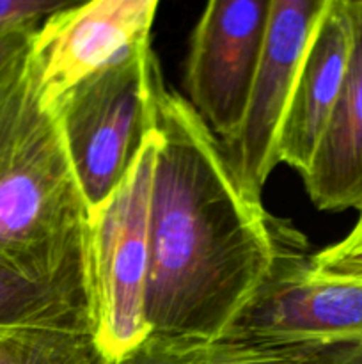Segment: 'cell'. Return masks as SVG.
Instances as JSON below:
<instances>
[{
	"instance_id": "14",
	"label": "cell",
	"mask_w": 362,
	"mask_h": 364,
	"mask_svg": "<svg viewBox=\"0 0 362 364\" xmlns=\"http://www.w3.org/2000/svg\"><path fill=\"white\" fill-rule=\"evenodd\" d=\"M350 233L336 244L307 256L309 276L316 279L362 283V206Z\"/></svg>"
},
{
	"instance_id": "6",
	"label": "cell",
	"mask_w": 362,
	"mask_h": 364,
	"mask_svg": "<svg viewBox=\"0 0 362 364\" xmlns=\"http://www.w3.org/2000/svg\"><path fill=\"white\" fill-rule=\"evenodd\" d=\"M329 0H272L261 60L236 134L220 142L243 194L261 205L266 180L279 164V134L309 45Z\"/></svg>"
},
{
	"instance_id": "1",
	"label": "cell",
	"mask_w": 362,
	"mask_h": 364,
	"mask_svg": "<svg viewBox=\"0 0 362 364\" xmlns=\"http://www.w3.org/2000/svg\"><path fill=\"white\" fill-rule=\"evenodd\" d=\"M155 130L146 320L151 333L226 338L287 240L243 194L215 134L163 82Z\"/></svg>"
},
{
	"instance_id": "2",
	"label": "cell",
	"mask_w": 362,
	"mask_h": 364,
	"mask_svg": "<svg viewBox=\"0 0 362 364\" xmlns=\"http://www.w3.org/2000/svg\"><path fill=\"white\" fill-rule=\"evenodd\" d=\"M89 220L59 124L34 82L0 149V265L91 306Z\"/></svg>"
},
{
	"instance_id": "13",
	"label": "cell",
	"mask_w": 362,
	"mask_h": 364,
	"mask_svg": "<svg viewBox=\"0 0 362 364\" xmlns=\"http://www.w3.org/2000/svg\"><path fill=\"white\" fill-rule=\"evenodd\" d=\"M0 364H114L94 334L52 329H0Z\"/></svg>"
},
{
	"instance_id": "15",
	"label": "cell",
	"mask_w": 362,
	"mask_h": 364,
	"mask_svg": "<svg viewBox=\"0 0 362 364\" xmlns=\"http://www.w3.org/2000/svg\"><path fill=\"white\" fill-rule=\"evenodd\" d=\"M32 87H34V75H32L28 55L23 63L0 78V149L13 130Z\"/></svg>"
},
{
	"instance_id": "11",
	"label": "cell",
	"mask_w": 362,
	"mask_h": 364,
	"mask_svg": "<svg viewBox=\"0 0 362 364\" xmlns=\"http://www.w3.org/2000/svg\"><path fill=\"white\" fill-rule=\"evenodd\" d=\"M114 364H322L318 348L268 347L229 338L149 333Z\"/></svg>"
},
{
	"instance_id": "4",
	"label": "cell",
	"mask_w": 362,
	"mask_h": 364,
	"mask_svg": "<svg viewBox=\"0 0 362 364\" xmlns=\"http://www.w3.org/2000/svg\"><path fill=\"white\" fill-rule=\"evenodd\" d=\"M156 151L155 130L123 183L92 210L89 220L92 333L112 363L151 333L146 320V294Z\"/></svg>"
},
{
	"instance_id": "3",
	"label": "cell",
	"mask_w": 362,
	"mask_h": 364,
	"mask_svg": "<svg viewBox=\"0 0 362 364\" xmlns=\"http://www.w3.org/2000/svg\"><path fill=\"white\" fill-rule=\"evenodd\" d=\"M162 82L146 41L78 82L50 109L91 212L123 183L155 132Z\"/></svg>"
},
{
	"instance_id": "9",
	"label": "cell",
	"mask_w": 362,
	"mask_h": 364,
	"mask_svg": "<svg viewBox=\"0 0 362 364\" xmlns=\"http://www.w3.org/2000/svg\"><path fill=\"white\" fill-rule=\"evenodd\" d=\"M353 52L348 0H329L302 63L277 144L279 164L304 176L337 105Z\"/></svg>"
},
{
	"instance_id": "16",
	"label": "cell",
	"mask_w": 362,
	"mask_h": 364,
	"mask_svg": "<svg viewBox=\"0 0 362 364\" xmlns=\"http://www.w3.org/2000/svg\"><path fill=\"white\" fill-rule=\"evenodd\" d=\"M70 4L67 0H0V34L21 27H38Z\"/></svg>"
},
{
	"instance_id": "7",
	"label": "cell",
	"mask_w": 362,
	"mask_h": 364,
	"mask_svg": "<svg viewBox=\"0 0 362 364\" xmlns=\"http://www.w3.org/2000/svg\"><path fill=\"white\" fill-rule=\"evenodd\" d=\"M272 0H212L190 38L185 91L220 142L240 127L261 60Z\"/></svg>"
},
{
	"instance_id": "12",
	"label": "cell",
	"mask_w": 362,
	"mask_h": 364,
	"mask_svg": "<svg viewBox=\"0 0 362 364\" xmlns=\"http://www.w3.org/2000/svg\"><path fill=\"white\" fill-rule=\"evenodd\" d=\"M0 329L92 333V309L66 291L0 265Z\"/></svg>"
},
{
	"instance_id": "17",
	"label": "cell",
	"mask_w": 362,
	"mask_h": 364,
	"mask_svg": "<svg viewBox=\"0 0 362 364\" xmlns=\"http://www.w3.org/2000/svg\"><path fill=\"white\" fill-rule=\"evenodd\" d=\"M38 27H21L0 34V78L27 59Z\"/></svg>"
},
{
	"instance_id": "8",
	"label": "cell",
	"mask_w": 362,
	"mask_h": 364,
	"mask_svg": "<svg viewBox=\"0 0 362 364\" xmlns=\"http://www.w3.org/2000/svg\"><path fill=\"white\" fill-rule=\"evenodd\" d=\"M156 9V0H94L46 18L28 53L43 105L50 110L78 82L151 41Z\"/></svg>"
},
{
	"instance_id": "10",
	"label": "cell",
	"mask_w": 362,
	"mask_h": 364,
	"mask_svg": "<svg viewBox=\"0 0 362 364\" xmlns=\"http://www.w3.org/2000/svg\"><path fill=\"white\" fill-rule=\"evenodd\" d=\"M353 52L348 77L312 162L302 176L309 199L327 212L362 206V0H348Z\"/></svg>"
},
{
	"instance_id": "5",
	"label": "cell",
	"mask_w": 362,
	"mask_h": 364,
	"mask_svg": "<svg viewBox=\"0 0 362 364\" xmlns=\"http://www.w3.org/2000/svg\"><path fill=\"white\" fill-rule=\"evenodd\" d=\"M305 263L297 244H284L226 338L293 348L362 345V283L316 279Z\"/></svg>"
}]
</instances>
